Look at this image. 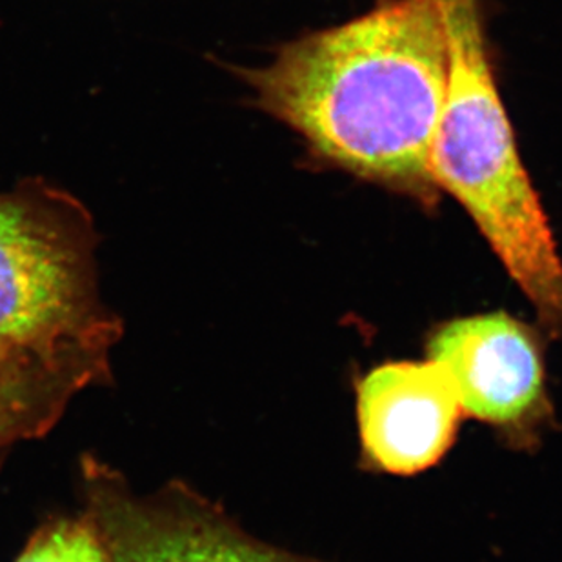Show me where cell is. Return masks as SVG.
<instances>
[{"label":"cell","mask_w":562,"mask_h":562,"mask_svg":"<svg viewBox=\"0 0 562 562\" xmlns=\"http://www.w3.org/2000/svg\"><path fill=\"white\" fill-rule=\"evenodd\" d=\"M251 106L297 133L321 170L406 196L436 212L431 173L446 91L439 0H376L373 10L308 32L257 68L223 64Z\"/></svg>","instance_id":"cell-1"},{"label":"cell","mask_w":562,"mask_h":562,"mask_svg":"<svg viewBox=\"0 0 562 562\" xmlns=\"http://www.w3.org/2000/svg\"><path fill=\"white\" fill-rule=\"evenodd\" d=\"M439 4L446 91L431 173L470 215L544 328L562 335L561 255L501 95L486 0Z\"/></svg>","instance_id":"cell-2"},{"label":"cell","mask_w":562,"mask_h":562,"mask_svg":"<svg viewBox=\"0 0 562 562\" xmlns=\"http://www.w3.org/2000/svg\"><path fill=\"white\" fill-rule=\"evenodd\" d=\"M99 240L90 210L43 177L0 191V356L110 367L123 328L102 303Z\"/></svg>","instance_id":"cell-3"},{"label":"cell","mask_w":562,"mask_h":562,"mask_svg":"<svg viewBox=\"0 0 562 562\" xmlns=\"http://www.w3.org/2000/svg\"><path fill=\"white\" fill-rule=\"evenodd\" d=\"M85 515L113 562H310L246 533L188 484L138 494L95 457L80 462Z\"/></svg>","instance_id":"cell-4"},{"label":"cell","mask_w":562,"mask_h":562,"mask_svg":"<svg viewBox=\"0 0 562 562\" xmlns=\"http://www.w3.org/2000/svg\"><path fill=\"white\" fill-rule=\"evenodd\" d=\"M426 353L450 373L467 417L520 431L550 409L541 345L508 313L446 321L431 331Z\"/></svg>","instance_id":"cell-5"},{"label":"cell","mask_w":562,"mask_h":562,"mask_svg":"<svg viewBox=\"0 0 562 562\" xmlns=\"http://www.w3.org/2000/svg\"><path fill=\"white\" fill-rule=\"evenodd\" d=\"M462 415L440 362H384L357 384L362 461L392 475L425 472L450 450Z\"/></svg>","instance_id":"cell-6"},{"label":"cell","mask_w":562,"mask_h":562,"mask_svg":"<svg viewBox=\"0 0 562 562\" xmlns=\"http://www.w3.org/2000/svg\"><path fill=\"white\" fill-rule=\"evenodd\" d=\"M101 382V370L88 362L0 356V451L48 434L75 395Z\"/></svg>","instance_id":"cell-7"},{"label":"cell","mask_w":562,"mask_h":562,"mask_svg":"<svg viewBox=\"0 0 562 562\" xmlns=\"http://www.w3.org/2000/svg\"><path fill=\"white\" fill-rule=\"evenodd\" d=\"M13 562H113L106 542L86 515L49 520Z\"/></svg>","instance_id":"cell-8"}]
</instances>
